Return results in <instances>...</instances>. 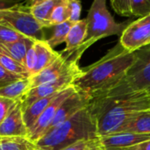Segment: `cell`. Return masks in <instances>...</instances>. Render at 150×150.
<instances>
[{"instance_id":"cell-30","label":"cell","mask_w":150,"mask_h":150,"mask_svg":"<svg viewBox=\"0 0 150 150\" xmlns=\"http://www.w3.org/2000/svg\"><path fill=\"white\" fill-rule=\"evenodd\" d=\"M15 100L0 97V124L6 118L15 104Z\"/></svg>"},{"instance_id":"cell-6","label":"cell","mask_w":150,"mask_h":150,"mask_svg":"<svg viewBox=\"0 0 150 150\" xmlns=\"http://www.w3.org/2000/svg\"><path fill=\"white\" fill-rule=\"evenodd\" d=\"M0 25L8 26L27 38L44 40V26L22 7H14L0 11Z\"/></svg>"},{"instance_id":"cell-14","label":"cell","mask_w":150,"mask_h":150,"mask_svg":"<svg viewBox=\"0 0 150 150\" xmlns=\"http://www.w3.org/2000/svg\"><path fill=\"white\" fill-rule=\"evenodd\" d=\"M34 47L36 50L37 62H36V67L32 76H34L40 73V71H42L44 69L48 67L60 56V53L54 51L47 43L46 40H36L34 42Z\"/></svg>"},{"instance_id":"cell-13","label":"cell","mask_w":150,"mask_h":150,"mask_svg":"<svg viewBox=\"0 0 150 150\" xmlns=\"http://www.w3.org/2000/svg\"><path fill=\"white\" fill-rule=\"evenodd\" d=\"M87 33V20L80 19L78 22L73 24L71 26L67 39H66V47L61 54L66 57L69 58L84 42Z\"/></svg>"},{"instance_id":"cell-32","label":"cell","mask_w":150,"mask_h":150,"mask_svg":"<svg viewBox=\"0 0 150 150\" xmlns=\"http://www.w3.org/2000/svg\"><path fill=\"white\" fill-rule=\"evenodd\" d=\"M122 150H150V140L147 141L145 142L137 144L134 147L128 148V149H125Z\"/></svg>"},{"instance_id":"cell-29","label":"cell","mask_w":150,"mask_h":150,"mask_svg":"<svg viewBox=\"0 0 150 150\" xmlns=\"http://www.w3.org/2000/svg\"><path fill=\"white\" fill-rule=\"evenodd\" d=\"M36 62H37V55H36V50L34 47V44H33V46L27 51L25 60H24V63H23L24 67L26 69V70L28 71L31 76L36 67Z\"/></svg>"},{"instance_id":"cell-4","label":"cell","mask_w":150,"mask_h":150,"mask_svg":"<svg viewBox=\"0 0 150 150\" xmlns=\"http://www.w3.org/2000/svg\"><path fill=\"white\" fill-rule=\"evenodd\" d=\"M86 20L87 33L85 40L74 53L80 58L85 50L98 40L112 35L121 36L124 30L131 23L128 20L123 23H117L108 11L105 0H95L92 3Z\"/></svg>"},{"instance_id":"cell-33","label":"cell","mask_w":150,"mask_h":150,"mask_svg":"<svg viewBox=\"0 0 150 150\" xmlns=\"http://www.w3.org/2000/svg\"><path fill=\"white\" fill-rule=\"evenodd\" d=\"M18 6L17 3L11 2V1H3L0 0V11H4V10H8V9H11Z\"/></svg>"},{"instance_id":"cell-21","label":"cell","mask_w":150,"mask_h":150,"mask_svg":"<svg viewBox=\"0 0 150 150\" xmlns=\"http://www.w3.org/2000/svg\"><path fill=\"white\" fill-rule=\"evenodd\" d=\"M0 64L11 74L19 77H30L26 69L18 62L11 57L6 52L0 47Z\"/></svg>"},{"instance_id":"cell-17","label":"cell","mask_w":150,"mask_h":150,"mask_svg":"<svg viewBox=\"0 0 150 150\" xmlns=\"http://www.w3.org/2000/svg\"><path fill=\"white\" fill-rule=\"evenodd\" d=\"M56 94L54 96L40 98L35 101L34 103H33L25 110H23V119H24L25 127L28 129V132L32 129L33 125L36 123L37 120L43 113L45 109L48 106V105L52 102V100L54 98Z\"/></svg>"},{"instance_id":"cell-12","label":"cell","mask_w":150,"mask_h":150,"mask_svg":"<svg viewBox=\"0 0 150 150\" xmlns=\"http://www.w3.org/2000/svg\"><path fill=\"white\" fill-rule=\"evenodd\" d=\"M90 103L91 100L84 95L77 91L74 92L71 96L66 98L58 108L56 114L49 127L48 131L63 123L64 121L68 120L75 114H76L78 112L88 107Z\"/></svg>"},{"instance_id":"cell-15","label":"cell","mask_w":150,"mask_h":150,"mask_svg":"<svg viewBox=\"0 0 150 150\" xmlns=\"http://www.w3.org/2000/svg\"><path fill=\"white\" fill-rule=\"evenodd\" d=\"M59 0H35L28 8L31 15L45 28L50 26V16Z\"/></svg>"},{"instance_id":"cell-28","label":"cell","mask_w":150,"mask_h":150,"mask_svg":"<svg viewBox=\"0 0 150 150\" xmlns=\"http://www.w3.org/2000/svg\"><path fill=\"white\" fill-rule=\"evenodd\" d=\"M69 18V21L75 24L80 20L81 11H82V4L77 0H68Z\"/></svg>"},{"instance_id":"cell-18","label":"cell","mask_w":150,"mask_h":150,"mask_svg":"<svg viewBox=\"0 0 150 150\" xmlns=\"http://www.w3.org/2000/svg\"><path fill=\"white\" fill-rule=\"evenodd\" d=\"M35 41L36 40L33 39L25 38L12 43H2L0 44V47L11 57L23 65L27 51L33 46Z\"/></svg>"},{"instance_id":"cell-25","label":"cell","mask_w":150,"mask_h":150,"mask_svg":"<svg viewBox=\"0 0 150 150\" xmlns=\"http://www.w3.org/2000/svg\"><path fill=\"white\" fill-rule=\"evenodd\" d=\"M25 38H27V37H25V35L19 33L18 32L8 26L0 25V44L12 43V42H16Z\"/></svg>"},{"instance_id":"cell-1","label":"cell","mask_w":150,"mask_h":150,"mask_svg":"<svg viewBox=\"0 0 150 150\" xmlns=\"http://www.w3.org/2000/svg\"><path fill=\"white\" fill-rule=\"evenodd\" d=\"M134 59V52H129L119 41L101 59L83 69L73 85L91 101L113 89L125 77Z\"/></svg>"},{"instance_id":"cell-34","label":"cell","mask_w":150,"mask_h":150,"mask_svg":"<svg viewBox=\"0 0 150 150\" xmlns=\"http://www.w3.org/2000/svg\"><path fill=\"white\" fill-rule=\"evenodd\" d=\"M34 150H43V149H38V148L36 147V149H34Z\"/></svg>"},{"instance_id":"cell-7","label":"cell","mask_w":150,"mask_h":150,"mask_svg":"<svg viewBox=\"0 0 150 150\" xmlns=\"http://www.w3.org/2000/svg\"><path fill=\"white\" fill-rule=\"evenodd\" d=\"M83 69L79 67L78 62L74 63L71 68L57 79L49 83L31 89L20 100L22 110H25L35 101L47 97L54 96L58 92L73 85L76 79L82 74Z\"/></svg>"},{"instance_id":"cell-27","label":"cell","mask_w":150,"mask_h":150,"mask_svg":"<svg viewBox=\"0 0 150 150\" xmlns=\"http://www.w3.org/2000/svg\"><path fill=\"white\" fill-rule=\"evenodd\" d=\"M111 5L114 11L122 17H131V0H112Z\"/></svg>"},{"instance_id":"cell-20","label":"cell","mask_w":150,"mask_h":150,"mask_svg":"<svg viewBox=\"0 0 150 150\" xmlns=\"http://www.w3.org/2000/svg\"><path fill=\"white\" fill-rule=\"evenodd\" d=\"M36 146L26 137H0V150H34Z\"/></svg>"},{"instance_id":"cell-24","label":"cell","mask_w":150,"mask_h":150,"mask_svg":"<svg viewBox=\"0 0 150 150\" xmlns=\"http://www.w3.org/2000/svg\"><path fill=\"white\" fill-rule=\"evenodd\" d=\"M62 150H104L100 138L79 141Z\"/></svg>"},{"instance_id":"cell-19","label":"cell","mask_w":150,"mask_h":150,"mask_svg":"<svg viewBox=\"0 0 150 150\" xmlns=\"http://www.w3.org/2000/svg\"><path fill=\"white\" fill-rule=\"evenodd\" d=\"M118 133L150 134V110L146 111L124 126Z\"/></svg>"},{"instance_id":"cell-2","label":"cell","mask_w":150,"mask_h":150,"mask_svg":"<svg viewBox=\"0 0 150 150\" xmlns=\"http://www.w3.org/2000/svg\"><path fill=\"white\" fill-rule=\"evenodd\" d=\"M89 110L96 122L99 137L118 133L139 114L150 110V94L133 92L116 97L98 98Z\"/></svg>"},{"instance_id":"cell-26","label":"cell","mask_w":150,"mask_h":150,"mask_svg":"<svg viewBox=\"0 0 150 150\" xmlns=\"http://www.w3.org/2000/svg\"><path fill=\"white\" fill-rule=\"evenodd\" d=\"M132 16L143 18L150 14V0H131Z\"/></svg>"},{"instance_id":"cell-10","label":"cell","mask_w":150,"mask_h":150,"mask_svg":"<svg viewBox=\"0 0 150 150\" xmlns=\"http://www.w3.org/2000/svg\"><path fill=\"white\" fill-rule=\"evenodd\" d=\"M28 129L23 119V110L20 100H17L0 124V137H28Z\"/></svg>"},{"instance_id":"cell-22","label":"cell","mask_w":150,"mask_h":150,"mask_svg":"<svg viewBox=\"0 0 150 150\" xmlns=\"http://www.w3.org/2000/svg\"><path fill=\"white\" fill-rule=\"evenodd\" d=\"M72 25H73V23H71L70 21H66L62 24L52 26L53 33L50 38L46 40L47 43L54 49V47L65 42L68 33Z\"/></svg>"},{"instance_id":"cell-23","label":"cell","mask_w":150,"mask_h":150,"mask_svg":"<svg viewBox=\"0 0 150 150\" xmlns=\"http://www.w3.org/2000/svg\"><path fill=\"white\" fill-rule=\"evenodd\" d=\"M69 11L68 0H59L50 16V26H54L63 22L69 21Z\"/></svg>"},{"instance_id":"cell-31","label":"cell","mask_w":150,"mask_h":150,"mask_svg":"<svg viewBox=\"0 0 150 150\" xmlns=\"http://www.w3.org/2000/svg\"><path fill=\"white\" fill-rule=\"evenodd\" d=\"M19 78H23V77H19V76L11 74L0 64V86L5 85L9 83L16 81Z\"/></svg>"},{"instance_id":"cell-5","label":"cell","mask_w":150,"mask_h":150,"mask_svg":"<svg viewBox=\"0 0 150 150\" xmlns=\"http://www.w3.org/2000/svg\"><path fill=\"white\" fill-rule=\"evenodd\" d=\"M134 54V62L125 77L113 89L99 98L116 97L133 92L150 94V45L135 51Z\"/></svg>"},{"instance_id":"cell-11","label":"cell","mask_w":150,"mask_h":150,"mask_svg":"<svg viewBox=\"0 0 150 150\" xmlns=\"http://www.w3.org/2000/svg\"><path fill=\"white\" fill-rule=\"evenodd\" d=\"M79 61L80 60L74 57H70L68 59L60 53V56L53 63H51L48 67L44 69L40 73L30 77L31 89L57 79L66 71H68L74 63L79 62Z\"/></svg>"},{"instance_id":"cell-8","label":"cell","mask_w":150,"mask_h":150,"mask_svg":"<svg viewBox=\"0 0 150 150\" xmlns=\"http://www.w3.org/2000/svg\"><path fill=\"white\" fill-rule=\"evenodd\" d=\"M120 43L129 52L150 45V14L132 21L122 33Z\"/></svg>"},{"instance_id":"cell-3","label":"cell","mask_w":150,"mask_h":150,"mask_svg":"<svg viewBox=\"0 0 150 150\" xmlns=\"http://www.w3.org/2000/svg\"><path fill=\"white\" fill-rule=\"evenodd\" d=\"M98 137L96 122L88 106L49 130L34 144L43 150H62L79 141Z\"/></svg>"},{"instance_id":"cell-9","label":"cell","mask_w":150,"mask_h":150,"mask_svg":"<svg viewBox=\"0 0 150 150\" xmlns=\"http://www.w3.org/2000/svg\"><path fill=\"white\" fill-rule=\"evenodd\" d=\"M76 91V90L75 89L74 85H71L56 94L54 98L48 105V106L45 109L43 113L40 116L36 123L29 131L27 138L32 142L35 143L39 139H40L42 136H44L47 133L49 127L56 114L58 108L62 105V103Z\"/></svg>"},{"instance_id":"cell-16","label":"cell","mask_w":150,"mask_h":150,"mask_svg":"<svg viewBox=\"0 0 150 150\" xmlns=\"http://www.w3.org/2000/svg\"><path fill=\"white\" fill-rule=\"evenodd\" d=\"M30 90V77H23L0 86V97L17 101L21 99Z\"/></svg>"}]
</instances>
